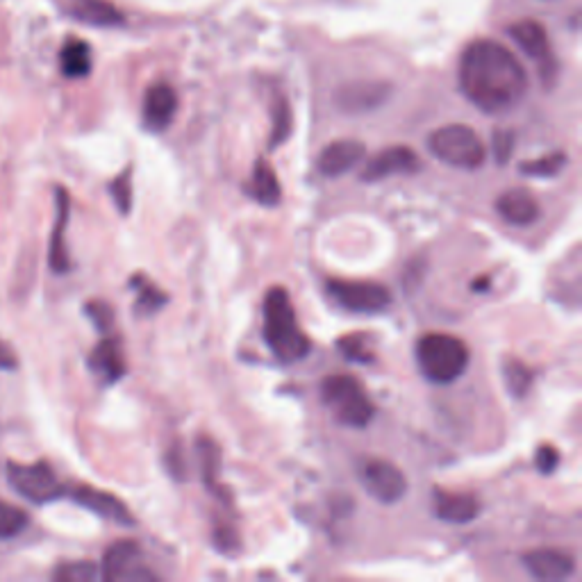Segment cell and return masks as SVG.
<instances>
[{
	"label": "cell",
	"instance_id": "obj_1",
	"mask_svg": "<svg viewBox=\"0 0 582 582\" xmlns=\"http://www.w3.org/2000/svg\"><path fill=\"white\" fill-rule=\"evenodd\" d=\"M462 94L485 114L512 112L528 91V73L510 48L476 39L464 48L457 69Z\"/></svg>",
	"mask_w": 582,
	"mask_h": 582
},
{
	"label": "cell",
	"instance_id": "obj_2",
	"mask_svg": "<svg viewBox=\"0 0 582 582\" xmlns=\"http://www.w3.org/2000/svg\"><path fill=\"white\" fill-rule=\"evenodd\" d=\"M264 339L280 362H298L310 353V339L298 326L294 305L282 287H271L264 298Z\"/></svg>",
	"mask_w": 582,
	"mask_h": 582
},
{
	"label": "cell",
	"instance_id": "obj_3",
	"mask_svg": "<svg viewBox=\"0 0 582 582\" xmlns=\"http://www.w3.org/2000/svg\"><path fill=\"white\" fill-rule=\"evenodd\" d=\"M469 348L462 339L430 332L417 342V362L423 376L435 385H451L469 367Z\"/></svg>",
	"mask_w": 582,
	"mask_h": 582
},
{
	"label": "cell",
	"instance_id": "obj_4",
	"mask_svg": "<svg viewBox=\"0 0 582 582\" xmlns=\"http://www.w3.org/2000/svg\"><path fill=\"white\" fill-rule=\"evenodd\" d=\"M321 401L342 426L364 428L373 419V403L353 376L323 378Z\"/></svg>",
	"mask_w": 582,
	"mask_h": 582
},
{
	"label": "cell",
	"instance_id": "obj_5",
	"mask_svg": "<svg viewBox=\"0 0 582 582\" xmlns=\"http://www.w3.org/2000/svg\"><path fill=\"white\" fill-rule=\"evenodd\" d=\"M428 151L439 162L467 171L480 169L487 160L485 144L476 135V130H471L469 126H460V123H453V126H444L432 132L428 137Z\"/></svg>",
	"mask_w": 582,
	"mask_h": 582
},
{
	"label": "cell",
	"instance_id": "obj_6",
	"mask_svg": "<svg viewBox=\"0 0 582 582\" xmlns=\"http://www.w3.org/2000/svg\"><path fill=\"white\" fill-rule=\"evenodd\" d=\"M7 482L14 487V492L28 498L35 505L53 503L57 498L66 494V489L60 480H57L51 464L35 462V464H7Z\"/></svg>",
	"mask_w": 582,
	"mask_h": 582
},
{
	"label": "cell",
	"instance_id": "obj_7",
	"mask_svg": "<svg viewBox=\"0 0 582 582\" xmlns=\"http://www.w3.org/2000/svg\"><path fill=\"white\" fill-rule=\"evenodd\" d=\"M328 296L339 307L357 314H378L392 303L387 287L367 280H328Z\"/></svg>",
	"mask_w": 582,
	"mask_h": 582
},
{
	"label": "cell",
	"instance_id": "obj_8",
	"mask_svg": "<svg viewBox=\"0 0 582 582\" xmlns=\"http://www.w3.org/2000/svg\"><path fill=\"white\" fill-rule=\"evenodd\" d=\"M360 482L364 489L380 503H398L407 492V478L405 473L396 467V464L387 460H378V457H367L360 462Z\"/></svg>",
	"mask_w": 582,
	"mask_h": 582
},
{
	"label": "cell",
	"instance_id": "obj_9",
	"mask_svg": "<svg viewBox=\"0 0 582 582\" xmlns=\"http://www.w3.org/2000/svg\"><path fill=\"white\" fill-rule=\"evenodd\" d=\"M507 35L514 39L523 53H526L530 60L537 62L539 76H542L544 82H551L557 73V62L555 55L551 51V44H548V35L546 28L539 21H517L507 28Z\"/></svg>",
	"mask_w": 582,
	"mask_h": 582
},
{
	"label": "cell",
	"instance_id": "obj_10",
	"mask_svg": "<svg viewBox=\"0 0 582 582\" xmlns=\"http://www.w3.org/2000/svg\"><path fill=\"white\" fill-rule=\"evenodd\" d=\"M139 546L137 542H116L107 548L101 564V578L107 582H119V580H155L153 573L139 567Z\"/></svg>",
	"mask_w": 582,
	"mask_h": 582
},
{
	"label": "cell",
	"instance_id": "obj_11",
	"mask_svg": "<svg viewBox=\"0 0 582 582\" xmlns=\"http://www.w3.org/2000/svg\"><path fill=\"white\" fill-rule=\"evenodd\" d=\"M523 564L530 571L532 578L542 582H560L573 576L576 560L569 553L557 551V548H537L523 555Z\"/></svg>",
	"mask_w": 582,
	"mask_h": 582
},
{
	"label": "cell",
	"instance_id": "obj_12",
	"mask_svg": "<svg viewBox=\"0 0 582 582\" xmlns=\"http://www.w3.org/2000/svg\"><path fill=\"white\" fill-rule=\"evenodd\" d=\"M419 166L421 162L412 148L392 146V148H387V151L378 153L367 166H364L362 180L378 182L389 176H398V173L405 176V173H417Z\"/></svg>",
	"mask_w": 582,
	"mask_h": 582
},
{
	"label": "cell",
	"instance_id": "obj_13",
	"mask_svg": "<svg viewBox=\"0 0 582 582\" xmlns=\"http://www.w3.org/2000/svg\"><path fill=\"white\" fill-rule=\"evenodd\" d=\"M364 153H367V148H364L362 141H357V139L332 141V144H328L321 151L317 160V169L321 176L339 178V176H344V173L353 171L355 166L364 160Z\"/></svg>",
	"mask_w": 582,
	"mask_h": 582
},
{
	"label": "cell",
	"instance_id": "obj_14",
	"mask_svg": "<svg viewBox=\"0 0 582 582\" xmlns=\"http://www.w3.org/2000/svg\"><path fill=\"white\" fill-rule=\"evenodd\" d=\"M69 494L78 505L87 507V510H91L94 514H98V517H103L107 521L121 523V526H132V523H135L130 510L126 505H123L121 498H116L110 492H103V489H96V487L80 485V487H73Z\"/></svg>",
	"mask_w": 582,
	"mask_h": 582
},
{
	"label": "cell",
	"instance_id": "obj_15",
	"mask_svg": "<svg viewBox=\"0 0 582 582\" xmlns=\"http://www.w3.org/2000/svg\"><path fill=\"white\" fill-rule=\"evenodd\" d=\"M178 112V94L176 89L166 82L148 87L144 96V126L148 130H166L171 126L173 116Z\"/></svg>",
	"mask_w": 582,
	"mask_h": 582
},
{
	"label": "cell",
	"instance_id": "obj_16",
	"mask_svg": "<svg viewBox=\"0 0 582 582\" xmlns=\"http://www.w3.org/2000/svg\"><path fill=\"white\" fill-rule=\"evenodd\" d=\"M57 196V216H55V226H53V237H51V246H48V264L51 269L62 276V273L71 271V257L69 251H66V226H69V214H71V201L66 189L57 187L55 189Z\"/></svg>",
	"mask_w": 582,
	"mask_h": 582
},
{
	"label": "cell",
	"instance_id": "obj_17",
	"mask_svg": "<svg viewBox=\"0 0 582 582\" xmlns=\"http://www.w3.org/2000/svg\"><path fill=\"white\" fill-rule=\"evenodd\" d=\"M432 510H435L437 519H442L446 523H455V526H462V523H469L478 517L480 503L473 494H453V492H444V489H435V503H432Z\"/></svg>",
	"mask_w": 582,
	"mask_h": 582
},
{
	"label": "cell",
	"instance_id": "obj_18",
	"mask_svg": "<svg viewBox=\"0 0 582 582\" xmlns=\"http://www.w3.org/2000/svg\"><path fill=\"white\" fill-rule=\"evenodd\" d=\"M387 87L380 82H357L337 91L335 103L342 112H369L380 103H385Z\"/></svg>",
	"mask_w": 582,
	"mask_h": 582
},
{
	"label": "cell",
	"instance_id": "obj_19",
	"mask_svg": "<svg viewBox=\"0 0 582 582\" xmlns=\"http://www.w3.org/2000/svg\"><path fill=\"white\" fill-rule=\"evenodd\" d=\"M496 210L507 223H512V226H530V223H535L539 216V205L535 201V196L526 189L505 191V194L498 196Z\"/></svg>",
	"mask_w": 582,
	"mask_h": 582
},
{
	"label": "cell",
	"instance_id": "obj_20",
	"mask_svg": "<svg viewBox=\"0 0 582 582\" xmlns=\"http://www.w3.org/2000/svg\"><path fill=\"white\" fill-rule=\"evenodd\" d=\"M89 369L107 385L126 376V360H123L119 339H103L89 355Z\"/></svg>",
	"mask_w": 582,
	"mask_h": 582
},
{
	"label": "cell",
	"instance_id": "obj_21",
	"mask_svg": "<svg viewBox=\"0 0 582 582\" xmlns=\"http://www.w3.org/2000/svg\"><path fill=\"white\" fill-rule=\"evenodd\" d=\"M71 16L96 28H116L126 21V16L110 0H73Z\"/></svg>",
	"mask_w": 582,
	"mask_h": 582
},
{
	"label": "cell",
	"instance_id": "obj_22",
	"mask_svg": "<svg viewBox=\"0 0 582 582\" xmlns=\"http://www.w3.org/2000/svg\"><path fill=\"white\" fill-rule=\"evenodd\" d=\"M246 191H248V196L253 198V201L262 203L266 207L278 205L280 196H282L276 171H273L264 160H260L253 166L251 178H248V182H246Z\"/></svg>",
	"mask_w": 582,
	"mask_h": 582
},
{
	"label": "cell",
	"instance_id": "obj_23",
	"mask_svg": "<svg viewBox=\"0 0 582 582\" xmlns=\"http://www.w3.org/2000/svg\"><path fill=\"white\" fill-rule=\"evenodd\" d=\"M60 69L66 78L80 80L91 73V48L85 39L69 37L60 51Z\"/></svg>",
	"mask_w": 582,
	"mask_h": 582
},
{
	"label": "cell",
	"instance_id": "obj_24",
	"mask_svg": "<svg viewBox=\"0 0 582 582\" xmlns=\"http://www.w3.org/2000/svg\"><path fill=\"white\" fill-rule=\"evenodd\" d=\"M28 514L12 503L0 501V542L21 535L28 528Z\"/></svg>",
	"mask_w": 582,
	"mask_h": 582
},
{
	"label": "cell",
	"instance_id": "obj_25",
	"mask_svg": "<svg viewBox=\"0 0 582 582\" xmlns=\"http://www.w3.org/2000/svg\"><path fill=\"white\" fill-rule=\"evenodd\" d=\"M564 164H567V155L553 153V155L539 157V160L523 162L521 173L523 176H532V178H553L564 169Z\"/></svg>",
	"mask_w": 582,
	"mask_h": 582
},
{
	"label": "cell",
	"instance_id": "obj_26",
	"mask_svg": "<svg viewBox=\"0 0 582 582\" xmlns=\"http://www.w3.org/2000/svg\"><path fill=\"white\" fill-rule=\"evenodd\" d=\"M53 578L57 582H94L101 578V569L94 562H66L55 569Z\"/></svg>",
	"mask_w": 582,
	"mask_h": 582
},
{
	"label": "cell",
	"instance_id": "obj_27",
	"mask_svg": "<svg viewBox=\"0 0 582 582\" xmlns=\"http://www.w3.org/2000/svg\"><path fill=\"white\" fill-rule=\"evenodd\" d=\"M503 376H505L507 389H510V392L517 398H521L530 389L532 373L528 367H523V364L517 360H510V362L503 364Z\"/></svg>",
	"mask_w": 582,
	"mask_h": 582
},
{
	"label": "cell",
	"instance_id": "obj_28",
	"mask_svg": "<svg viewBox=\"0 0 582 582\" xmlns=\"http://www.w3.org/2000/svg\"><path fill=\"white\" fill-rule=\"evenodd\" d=\"M291 132V112L285 98H280L276 110H273V132L269 139V148H278Z\"/></svg>",
	"mask_w": 582,
	"mask_h": 582
},
{
	"label": "cell",
	"instance_id": "obj_29",
	"mask_svg": "<svg viewBox=\"0 0 582 582\" xmlns=\"http://www.w3.org/2000/svg\"><path fill=\"white\" fill-rule=\"evenodd\" d=\"M132 282H135V285H139V291H137V307H139V312L151 314V312L157 310V307H162L166 303V296L162 294L160 289H155L148 280L135 278Z\"/></svg>",
	"mask_w": 582,
	"mask_h": 582
},
{
	"label": "cell",
	"instance_id": "obj_30",
	"mask_svg": "<svg viewBox=\"0 0 582 582\" xmlns=\"http://www.w3.org/2000/svg\"><path fill=\"white\" fill-rule=\"evenodd\" d=\"M110 194L114 198L116 207H119L121 214H130L132 210V180H130V169L121 173L119 178L112 180Z\"/></svg>",
	"mask_w": 582,
	"mask_h": 582
},
{
	"label": "cell",
	"instance_id": "obj_31",
	"mask_svg": "<svg viewBox=\"0 0 582 582\" xmlns=\"http://www.w3.org/2000/svg\"><path fill=\"white\" fill-rule=\"evenodd\" d=\"M87 317L96 323L98 330H110L112 323H114V312L112 307L107 303L101 301H94V303H87Z\"/></svg>",
	"mask_w": 582,
	"mask_h": 582
},
{
	"label": "cell",
	"instance_id": "obj_32",
	"mask_svg": "<svg viewBox=\"0 0 582 582\" xmlns=\"http://www.w3.org/2000/svg\"><path fill=\"white\" fill-rule=\"evenodd\" d=\"M339 351H342L348 360L353 362H371L373 355L367 351V346H364L362 339H355V337H346L339 342Z\"/></svg>",
	"mask_w": 582,
	"mask_h": 582
},
{
	"label": "cell",
	"instance_id": "obj_33",
	"mask_svg": "<svg viewBox=\"0 0 582 582\" xmlns=\"http://www.w3.org/2000/svg\"><path fill=\"white\" fill-rule=\"evenodd\" d=\"M535 464L539 473H553L557 469V464H560V453H557V448H553L551 444H544L537 448V455H535Z\"/></svg>",
	"mask_w": 582,
	"mask_h": 582
},
{
	"label": "cell",
	"instance_id": "obj_34",
	"mask_svg": "<svg viewBox=\"0 0 582 582\" xmlns=\"http://www.w3.org/2000/svg\"><path fill=\"white\" fill-rule=\"evenodd\" d=\"M512 144H514L512 132H503L501 130V132H496V135H494V155H496V160L501 164L510 160Z\"/></svg>",
	"mask_w": 582,
	"mask_h": 582
},
{
	"label": "cell",
	"instance_id": "obj_35",
	"mask_svg": "<svg viewBox=\"0 0 582 582\" xmlns=\"http://www.w3.org/2000/svg\"><path fill=\"white\" fill-rule=\"evenodd\" d=\"M19 367V357H16L14 348L0 339V371H14Z\"/></svg>",
	"mask_w": 582,
	"mask_h": 582
}]
</instances>
